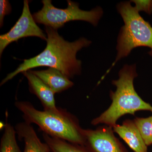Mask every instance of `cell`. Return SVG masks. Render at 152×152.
Here are the masks:
<instances>
[{
  "mask_svg": "<svg viewBox=\"0 0 152 152\" xmlns=\"http://www.w3.org/2000/svg\"><path fill=\"white\" fill-rule=\"evenodd\" d=\"M45 31L48 39L43 51L35 57L24 60L15 70L8 74L2 81L1 86L18 74L37 67L48 66L56 69L69 79L80 73L81 61L77 59L76 55L83 48L89 46L91 42L81 38L70 42L60 36L57 30L46 26Z\"/></svg>",
  "mask_w": 152,
  "mask_h": 152,
  "instance_id": "1",
  "label": "cell"
},
{
  "mask_svg": "<svg viewBox=\"0 0 152 152\" xmlns=\"http://www.w3.org/2000/svg\"><path fill=\"white\" fill-rule=\"evenodd\" d=\"M137 76L135 65H126L123 67L119 72V79L112 82L116 90L115 92L111 91L110 94L111 104L92 121V124H105L113 127L120 118L126 114L134 115L139 111L152 113V106L142 99L135 90L134 80Z\"/></svg>",
  "mask_w": 152,
  "mask_h": 152,
  "instance_id": "2",
  "label": "cell"
},
{
  "mask_svg": "<svg viewBox=\"0 0 152 152\" xmlns=\"http://www.w3.org/2000/svg\"><path fill=\"white\" fill-rule=\"evenodd\" d=\"M15 106L23 113L25 122L38 125L44 133L66 141L86 145V140L78 121L66 111H40L28 102L19 101Z\"/></svg>",
  "mask_w": 152,
  "mask_h": 152,
  "instance_id": "3",
  "label": "cell"
},
{
  "mask_svg": "<svg viewBox=\"0 0 152 152\" xmlns=\"http://www.w3.org/2000/svg\"><path fill=\"white\" fill-rule=\"evenodd\" d=\"M118 12L124 20L118 39L116 58L107 72L116 63L127 56L132 50L139 47H146L151 50L148 53L152 56V27L144 20L135 7L130 2H123L117 6Z\"/></svg>",
  "mask_w": 152,
  "mask_h": 152,
  "instance_id": "4",
  "label": "cell"
},
{
  "mask_svg": "<svg viewBox=\"0 0 152 152\" xmlns=\"http://www.w3.org/2000/svg\"><path fill=\"white\" fill-rule=\"evenodd\" d=\"M67 1V8L61 9L54 7L50 0H43L42 8L33 15L36 23L57 30L71 21H85L93 26L97 25L103 15L101 8L97 7L90 11L82 10L77 3L70 0Z\"/></svg>",
  "mask_w": 152,
  "mask_h": 152,
  "instance_id": "5",
  "label": "cell"
},
{
  "mask_svg": "<svg viewBox=\"0 0 152 152\" xmlns=\"http://www.w3.org/2000/svg\"><path fill=\"white\" fill-rule=\"evenodd\" d=\"M35 37L47 41L48 38L40 28L37 25L30 12L29 1H24L21 16L10 31L0 36V56L6 47L11 43L17 42L21 38Z\"/></svg>",
  "mask_w": 152,
  "mask_h": 152,
  "instance_id": "6",
  "label": "cell"
},
{
  "mask_svg": "<svg viewBox=\"0 0 152 152\" xmlns=\"http://www.w3.org/2000/svg\"><path fill=\"white\" fill-rule=\"evenodd\" d=\"M86 145L92 152H126L114 134L113 127H100L96 130L83 129Z\"/></svg>",
  "mask_w": 152,
  "mask_h": 152,
  "instance_id": "7",
  "label": "cell"
},
{
  "mask_svg": "<svg viewBox=\"0 0 152 152\" xmlns=\"http://www.w3.org/2000/svg\"><path fill=\"white\" fill-rule=\"evenodd\" d=\"M27 79L30 91L40 100L44 110L57 112L59 108L56 105L55 93L40 79L28 70L22 73Z\"/></svg>",
  "mask_w": 152,
  "mask_h": 152,
  "instance_id": "8",
  "label": "cell"
},
{
  "mask_svg": "<svg viewBox=\"0 0 152 152\" xmlns=\"http://www.w3.org/2000/svg\"><path fill=\"white\" fill-rule=\"evenodd\" d=\"M113 129L134 152H148V146L134 121L126 120L122 124L115 125Z\"/></svg>",
  "mask_w": 152,
  "mask_h": 152,
  "instance_id": "9",
  "label": "cell"
},
{
  "mask_svg": "<svg viewBox=\"0 0 152 152\" xmlns=\"http://www.w3.org/2000/svg\"><path fill=\"white\" fill-rule=\"evenodd\" d=\"M16 133L25 142L24 152H50L51 150L46 143H42L38 137L31 125L24 122L17 124Z\"/></svg>",
  "mask_w": 152,
  "mask_h": 152,
  "instance_id": "10",
  "label": "cell"
},
{
  "mask_svg": "<svg viewBox=\"0 0 152 152\" xmlns=\"http://www.w3.org/2000/svg\"><path fill=\"white\" fill-rule=\"evenodd\" d=\"M30 71L48 86L55 94L61 92L74 85L69 78L54 68H50L45 70Z\"/></svg>",
  "mask_w": 152,
  "mask_h": 152,
  "instance_id": "11",
  "label": "cell"
},
{
  "mask_svg": "<svg viewBox=\"0 0 152 152\" xmlns=\"http://www.w3.org/2000/svg\"><path fill=\"white\" fill-rule=\"evenodd\" d=\"M43 137L52 152H92L85 146L53 137L45 133L43 134Z\"/></svg>",
  "mask_w": 152,
  "mask_h": 152,
  "instance_id": "12",
  "label": "cell"
},
{
  "mask_svg": "<svg viewBox=\"0 0 152 152\" xmlns=\"http://www.w3.org/2000/svg\"><path fill=\"white\" fill-rule=\"evenodd\" d=\"M15 129L10 124H6L1 141L0 152H21L16 139Z\"/></svg>",
  "mask_w": 152,
  "mask_h": 152,
  "instance_id": "13",
  "label": "cell"
},
{
  "mask_svg": "<svg viewBox=\"0 0 152 152\" xmlns=\"http://www.w3.org/2000/svg\"><path fill=\"white\" fill-rule=\"evenodd\" d=\"M134 122L147 146L152 145V115L146 118H136Z\"/></svg>",
  "mask_w": 152,
  "mask_h": 152,
  "instance_id": "14",
  "label": "cell"
},
{
  "mask_svg": "<svg viewBox=\"0 0 152 152\" xmlns=\"http://www.w3.org/2000/svg\"><path fill=\"white\" fill-rule=\"evenodd\" d=\"M139 12L143 11L149 15L152 13V1H132Z\"/></svg>",
  "mask_w": 152,
  "mask_h": 152,
  "instance_id": "15",
  "label": "cell"
},
{
  "mask_svg": "<svg viewBox=\"0 0 152 152\" xmlns=\"http://www.w3.org/2000/svg\"><path fill=\"white\" fill-rule=\"evenodd\" d=\"M12 7L8 1L1 0L0 1V26H2L4 17L10 13Z\"/></svg>",
  "mask_w": 152,
  "mask_h": 152,
  "instance_id": "16",
  "label": "cell"
},
{
  "mask_svg": "<svg viewBox=\"0 0 152 152\" xmlns=\"http://www.w3.org/2000/svg\"><path fill=\"white\" fill-rule=\"evenodd\" d=\"M50 152H52L51 151Z\"/></svg>",
  "mask_w": 152,
  "mask_h": 152,
  "instance_id": "17",
  "label": "cell"
}]
</instances>
